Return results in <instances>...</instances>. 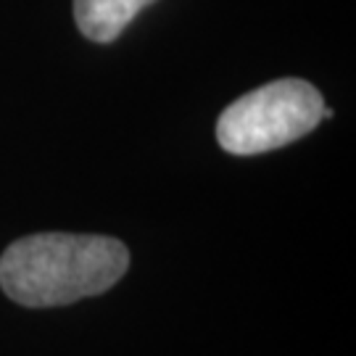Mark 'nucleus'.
Wrapping results in <instances>:
<instances>
[{
  "mask_svg": "<svg viewBox=\"0 0 356 356\" xmlns=\"http://www.w3.org/2000/svg\"><path fill=\"white\" fill-rule=\"evenodd\" d=\"M156 0H74L79 32L92 42H114L124 26Z\"/></svg>",
  "mask_w": 356,
  "mask_h": 356,
  "instance_id": "3",
  "label": "nucleus"
},
{
  "mask_svg": "<svg viewBox=\"0 0 356 356\" xmlns=\"http://www.w3.org/2000/svg\"><path fill=\"white\" fill-rule=\"evenodd\" d=\"M127 267V245L116 238L38 232L3 251L0 288L22 306H64L108 291Z\"/></svg>",
  "mask_w": 356,
  "mask_h": 356,
  "instance_id": "1",
  "label": "nucleus"
},
{
  "mask_svg": "<svg viewBox=\"0 0 356 356\" xmlns=\"http://www.w3.org/2000/svg\"><path fill=\"white\" fill-rule=\"evenodd\" d=\"M325 101L306 79H275L232 101L216 119V140L227 153H267L309 135L325 119Z\"/></svg>",
  "mask_w": 356,
  "mask_h": 356,
  "instance_id": "2",
  "label": "nucleus"
}]
</instances>
